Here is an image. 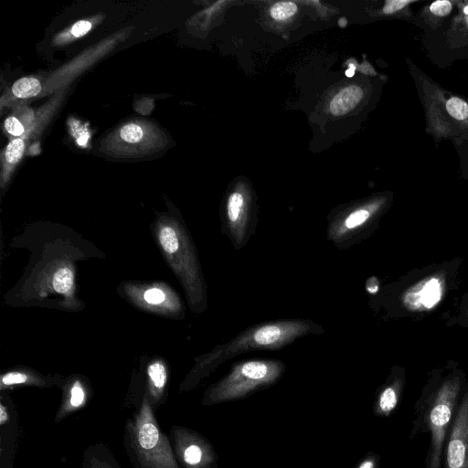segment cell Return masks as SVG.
Here are the masks:
<instances>
[{"label": "cell", "mask_w": 468, "mask_h": 468, "mask_svg": "<svg viewBox=\"0 0 468 468\" xmlns=\"http://www.w3.org/2000/svg\"><path fill=\"white\" fill-rule=\"evenodd\" d=\"M442 465L468 468V384L445 441Z\"/></svg>", "instance_id": "cell-8"}, {"label": "cell", "mask_w": 468, "mask_h": 468, "mask_svg": "<svg viewBox=\"0 0 468 468\" xmlns=\"http://www.w3.org/2000/svg\"><path fill=\"white\" fill-rule=\"evenodd\" d=\"M25 144L22 139H14L6 146L5 158L10 164L17 163L24 153Z\"/></svg>", "instance_id": "cell-21"}, {"label": "cell", "mask_w": 468, "mask_h": 468, "mask_svg": "<svg viewBox=\"0 0 468 468\" xmlns=\"http://www.w3.org/2000/svg\"><path fill=\"white\" fill-rule=\"evenodd\" d=\"M467 384L466 373L455 360L428 372L413 407L410 431L411 440L420 433L430 435L425 468H442L445 441Z\"/></svg>", "instance_id": "cell-2"}, {"label": "cell", "mask_w": 468, "mask_h": 468, "mask_svg": "<svg viewBox=\"0 0 468 468\" xmlns=\"http://www.w3.org/2000/svg\"><path fill=\"white\" fill-rule=\"evenodd\" d=\"M257 220L247 207L245 197L238 191L229 195L222 218V233L234 250L244 248L256 231Z\"/></svg>", "instance_id": "cell-7"}, {"label": "cell", "mask_w": 468, "mask_h": 468, "mask_svg": "<svg viewBox=\"0 0 468 468\" xmlns=\"http://www.w3.org/2000/svg\"><path fill=\"white\" fill-rule=\"evenodd\" d=\"M9 420V413L7 408L1 402L0 403V425H5Z\"/></svg>", "instance_id": "cell-29"}, {"label": "cell", "mask_w": 468, "mask_h": 468, "mask_svg": "<svg viewBox=\"0 0 468 468\" xmlns=\"http://www.w3.org/2000/svg\"><path fill=\"white\" fill-rule=\"evenodd\" d=\"M463 259L414 268L381 286L368 304L384 321H420L437 312L459 289Z\"/></svg>", "instance_id": "cell-1"}, {"label": "cell", "mask_w": 468, "mask_h": 468, "mask_svg": "<svg viewBox=\"0 0 468 468\" xmlns=\"http://www.w3.org/2000/svg\"><path fill=\"white\" fill-rule=\"evenodd\" d=\"M464 12L468 14V5L464 8Z\"/></svg>", "instance_id": "cell-32"}, {"label": "cell", "mask_w": 468, "mask_h": 468, "mask_svg": "<svg viewBox=\"0 0 468 468\" xmlns=\"http://www.w3.org/2000/svg\"><path fill=\"white\" fill-rule=\"evenodd\" d=\"M447 327L468 328V290L462 294L452 312L443 315Z\"/></svg>", "instance_id": "cell-14"}, {"label": "cell", "mask_w": 468, "mask_h": 468, "mask_svg": "<svg viewBox=\"0 0 468 468\" xmlns=\"http://www.w3.org/2000/svg\"><path fill=\"white\" fill-rule=\"evenodd\" d=\"M80 468H121L105 445L96 444L87 448Z\"/></svg>", "instance_id": "cell-11"}, {"label": "cell", "mask_w": 468, "mask_h": 468, "mask_svg": "<svg viewBox=\"0 0 468 468\" xmlns=\"http://www.w3.org/2000/svg\"><path fill=\"white\" fill-rule=\"evenodd\" d=\"M41 90V84L37 79L26 77L16 80L12 86V92L17 98H29L36 96Z\"/></svg>", "instance_id": "cell-15"}, {"label": "cell", "mask_w": 468, "mask_h": 468, "mask_svg": "<svg viewBox=\"0 0 468 468\" xmlns=\"http://www.w3.org/2000/svg\"><path fill=\"white\" fill-rule=\"evenodd\" d=\"M356 68L354 65H350L349 69L346 71L347 77H352L355 73Z\"/></svg>", "instance_id": "cell-31"}, {"label": "cell", "mask_w": 468, "mask_h": 468, "mask_svg": "<svg viewBox=\"0 0 468 468\" xmlns=\"http://www.w3.org/2000/svg\"><path fill=\"white\" fill-rule=\"evenodd\" d=\"M405 384V367L394 366L378 397L377 410L379 414L388 416L397 409L402 398Z\"/></svg>", "instance_id": "cell-9"}, {"label": "cell", "mask_w": 468, "mask_h": 468, "mask_svg": "<svg viewBox=\"0 0 468 468\" xmlns=\"http://www.w3.org/2000/svg\"><path fill=\"white\" fill-rule=\"evenodd\" d=\"M91 28V24L89 21L81 20L74 24L71 28V33L75 37H81L88 33Z\"/></svg>", "instance_id": "cell-27"}, {"label": "cell", "mask_w": 468, "mask_h": 468, "mask_svg": "<svg viewBox=\"0 0 468 468\" xmlns=\"http://www.w3.org/2000/svg\"><path fill=\"white\" fill-rule=\"evenodd\" d=\"M56 292L66 293L70 291L73 283L72 272L68 268L59 269L54 275L52 281Z\"/></svg>", "instance_id": "cell-17"}, {"label": "cell", "mask_w": 468, "mask_h": 468, "mask_svg": "<svg viewBox=\"0 0 468 468\" xmlns=\"http://www.w3.org/2000/svg\"><path fill=\"white\" fill-rule=\"evenodd\" d=\"M144 298L147 303H149L151 304H157V303L164 302L165 293L163 292V291H161L157 288H153V289L147 290L144 292Z\"/></svg>", "instance_id": "cell-26"}, {"label": "cell", "mask_w": 468, "mask_h": 468, "mask_svg": "<svg viewBox=\"0 0 468 468\" xmlns=\"http://www.w3.org/2000/svg\"><path fill=\"white\" fill-rule=\"evenodd\" d=\"M159 241L164 249L168 253H175L179 248V238L176 229L173 227H163L159 231Z\"/></svg>", "instance_id": "cell-16"}, {"label": "cell", "mask_w": 468, "mask_h": 468, "mask_svg": "<svg viewBox=\"0 0 468 468\" xmlns=\"http://www.w3.org/2000/svg\"><path fill=\"white\" fill-rule=\"evenodd\" d=\"M452 5L450 1H435L430 5L431 12L438 16H445L452 11Z\"/></svg>", "instance_id": "cell-23"}, {"label": "cell", "mask_w": 468, "mask_h": 468, "mask_svg": "<svg viewBox=\"0 0 468 468\" xmlns=\"http://www.w3.org/2000/svg\"><path fill=\"white\" fill-rule=\"evenodd\" d=\"M446 110L448 113L458 121L468 118V104L458 97H452L446 101Z\"/></svg>", "instance_id": "cell-18"}, {"label": "cell", "mask_w": 468, "mask_h": 468, "mask_svg": "<svg viewBox=\"0 0 468 468\" xmlns=\"http://www.w3.org/2000/svg\"><path fill=\"white\" fill-rule=\"evenodd\" d=\"M411 1L408 0H388L383 7V12L387 15L395 13L404 8L407 5L410 4Z\"/></svg>", "instance_id": "cell-25"}, {"label": "cell", "mask_w": 468, "mask_h": 468, "mask_svg": "<svg viewBox=\"0 0 468 468\" xmlns=\"http://www.w3.org/2000/svg\"><path fill=\"white\" fill-rule=\"evenodd\" d=\"M147 374L150 380V398L148 400L153 404L158 402L162 397L167 380V373L161 362H154L149 365Z\"/></svg>", "instance_id": "cell-13"}, {"label": "cell", "mask_w": 468, "mask_h": 468, "mask_svg": "<svg viewBox=\"0 0 468 468\" xmlns=\"http://www.w3.org/2000/svg\"><path fill=\"white\" fill-rule=\"evenodd\" d=\"M324 329L310 319H286L250 325L225 344L218 346L203 365L217 364L235 356L261 350H279L308 335Z\"/></svg>", "instance_id": "cell-3"}, {"label": "cell", "mask_w": 468, "mask_h": 468, "mask_svg": "<svg viewBox=\"0 0 468 468\" xmlns=\"http://www.w3.org/2000/svg\"><path fill=\"white\" fill-rule=\"evenodd\" d=\"M377 462L375 458H368L364 461L358 468H376Z\"/></svg>", "instance_id": "cell-30"}, {"label": "cell", "mask_w": 468, "mask_h": 468, "mask_svg": "<svg viewBox=\"0 0 468 468\" xmlns=\"http://www.w3.org/2000/svg\"><path fill=\"white\" fill-rule=\"evenodd\" d=\"M144 136L143 129L135 123H129L122 126L120 130V137L128 144L139 143Z\"/></svg>", "instance_id": "cell-20"}, {"label": "cell", "mask_w": 468, "mask_h": 468, "mask_svg": "<svg viewBox=\"0 0 468 468\" xmlns=\"http://www.w3.org/2000/svg\"><path fill=\"white\" fill-rule=\"evenodd\" d=\"M386 201L377 199L332 218L326 227V239L335 248L346 250L371 237L378 229Z\"/></svg>", "instance_id": "cell-6"}, {"label": "cell", "mask_w": 468, "mask_h": 468, "mask_svg": "<svg viewBox=\"0 0 468 468\" xmlns=\"http://www.w3.org/2000/svg\"><path fill=\"white\" fill-rule=\"evenodd\" d=\"M363 91L358 86L351 85L341 90L332 100L330 111L335 116H340L353 110L360 101Z\"/></svg>", "instance_id": "cell-12"}, {"label": "cell", "mask_w": 468, "mask_h": 468, "mask_svg": "<svg viewBox=\"0 0 468 468\" xmlns=\"http://www.w3.org/2000/svg\"><path fill=\"white\" fill-rule=\"evenodd\" d=\"M125 448L134 468H179L172 444L162 432L148 398L125 426Z\"/></svg>", "instance_id": "cell-4"}, {"label": "cell", "mask_w": 468, "mask_h": 468, "mask_svg": "<svg viewBox=\"0 0 468 468\" xmlns=\"http://www.w3.org/2000/svg\"><path fill=\"white\" fill-rule=\"evenodd\" d=\"M380 288V281L377 276H371L367 280L366 290L370 294V296L377 294Z\"/></svg>", "instance_id": "cell-28"}, {"label": "cell", "mask_w": 468, "mask_h": 468, "mask_svg": "<svg viewBox=\"0 0 468 468\" xmlns=\"http://www.w3.org/2000/svg\"><path fill=\"white\" fill-rule=\"evenodd\" d=\"M285 365L277 359H252L233 365L229 373L210 392L212 400L241 396L276 381Z\"/></svg>", "instance_id": "cell-5"}, {"label": "cell", "mask_w": 468, "mask_h": 468, "mask_svg": "<svg viewBox=\"0 0 468 468\" xmlns=\"http://www.w3.org/2000/svg\"><path fill=\"white\" fill-rule=\"evenodd\" d=\"M31 378L28 375L22 372H8L1 378V388H5L14 385L30 383Z\"/></svg>", "instance_id": "cell-22"}, {"label": "cell", "mask_w": 468, "mask_h": 468, "mask_svg": "<svg viewBox=\"0 0 468 468\" xmlns=\"http://www.w3.org/2000/svg\"><path fill=\"white\" fill-rule=\"evenodd\" d=\"M88 399L86 389L80 381H75L65 393L61 405L55 416L56 422L84 407Z\"/></svg>", "instance_id": "cell-10"}, {"label": "cell", "mask_w": 468, "mask_h": 468, "mask_svg": "<svg viewBox=\"0 0 468 468\" xmlns=\"http://www.w3.org/2000/svg\"><path fill=\"white\" fill-rule=\"evenodd\" d=\"M5 130L15 136H20L24 133L23 124L15 117L10 116L5 121Z\"/></svg>", "instance_id": "cell-24"}, {"label": "cell", "mask_w": 468, "mask_h": 468, "mask_svg": "<svg viewBox=\"0 0 468 468\" xmlns=\"http://www.w3.org/2000/svg\"><path fill=\"white\" fill-rule=\"evenodd\" d=\"M297 12V5L292 2H279L271 8V16L275 20H285Z\"/></svg>", "instance_id": "cell-19"}]
</instances>
